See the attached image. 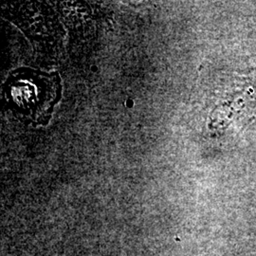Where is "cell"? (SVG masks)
<instances>
[{"instance_id":"1","label":"cell","mask_w":256,"mask_h":256,"mask_svg":"<svg viewBox=\"0 0 256 256\" xmlns=\"http://www.w3.org/2000/svg\"><path fill=\"white\" fill-rule=\"evenodd\" d=\"M56 94V81L42 74H20L18 79L12 82L10 97L16 108L28 115L38 117L46 115L52 106Z\"/></svg>"}]
</instances>
